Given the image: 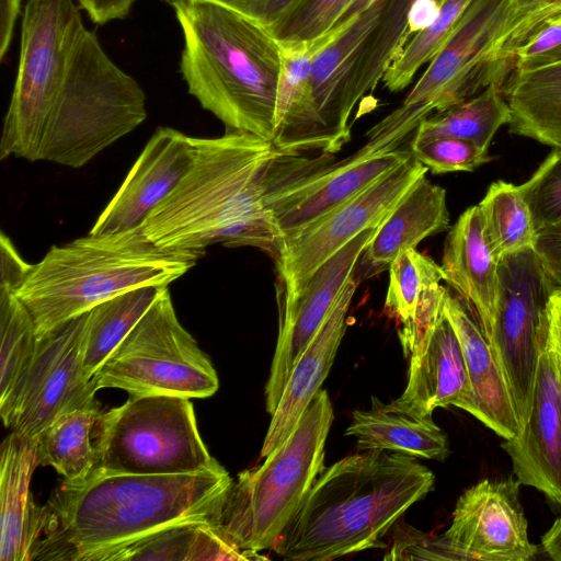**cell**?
<instances>
[{
    "label": "cell",
    "instance_id": "6da1fadb",
    "mask_svg": "<svg viewBox=\"0 0 561 561\" xmlns=\"http://www.w3.org/2000/svg\"><path fill=\"white\" fill-rule=\"evenodd\" d=\"M194 157L172 192L140 226L156 245L205 253L207 247H254L275 259L278 236L268 201L283 186L314 170L321 156L278 150L271 140L226 130L194 137Z\"/></svg>",
    "mask_w": 561,
    "mask_h": 561
},
{
    "label": "cell",
    "instance_id": "7a4b0ae2",
    "mask_svg": "<svg viewBox=\"0 0 561 561\" xmlns=\"http://www.w3.org/2000/svg\"><path fill=\"white\" fill-rule=\"evenodd\" d=\"M232 481L224 467L178 474L94 467L82 479H64L43 506L32 561H113L124 549L162 530L210 524Z\"/></svg>",
    "mask_w": 561,
    "mask_h": 561
},
{
    "label": "cell",
    "instance_id": "3957f363",
    "mask_svg": "<svg viewBox=\"0 0 561 561\" xmlns=\"http://www.w3.org/2000/svg\"><path fill=\"white\" fill-rule=\"evenodd\" d=\"M435 476L416 458L370 449L319 474L272 550L285 560L328 561L371 548L415 502Z\"/></svg>",
    "mask_w": 561,
    "mask_h": 561
},
{
    "label": "cell",
    "instance_id": "277c9868",
    "mask_svg": "<svg viewBox=\"0 0 561 561\" xmlns=\"http://www.w3.org/2000/svg\"><path fill=\"white\" fill-rule=\"evenodd\" d=\"M183 34L180 71L226 126L272 140L280 46L260 21L211 0H168Z\"/></svg>",
    "mask_w": 561,
    "mask_h": 561
},
{
    "label": "cell",
    "instance_id": "5b68a950",
    "mask_svg": "<svg viewBox=\"0 0 561 561\" xmlns=\"http://www.w3.org/2000/svg\"><path fill=\"white\" fill-rule=\"evenodd\" d=\"M203 255L164 250L140 227L89 233L51 247L14 293L42 336L114 296L145 286H168Z\"/></svg>",
    "mask_w": 561,
    "mask_h": 561
},
{
    "label": "cell",
    "instance_id": "8992f818",
    "mask_svg": "<svg viewBox=\"0 0 561 561\" xmlns=\"http://www.w3.org/2000/svg\"><path fill=\"white\" fill-rule=\"evenodd\" d=\"M518 0H471L454 32L401 104L367 131L356 151L369 157L394 150L432 113L458 105L512 72L500 49L515 19Z\"/></svg>",
    "mask_w": 561,
    "mask_h": 561
},
{
    "label": "cell",
    "instance_id": "52a82bcc",
    "mask_svg": "<svg viewBox=\"0 0 561 561\" xmlns=\"http://www.w3.org/2000/svg\"><path fill=\"white\" fill-rule=\"evenodd\" d=\"M333 421L320 389L290 435L254 469L238 474L214 515L211 527L240 550L272 549L324 470V446Z\"/></svg>",
    "mask_w": 561,
    "mask_h": 561
},
{
    "label": "cell",
    "instance_id": "ba28073f",
    "mask_svg": "<svg viewBox=\"0 0 561 561\" xmlns=\"http://www.w3.org/2000/svg\"><path fill=\"white\" fill-rule=\"evenodd\" d=\"M147 118L139 83L84 28L50 113L38 160L80 168Z\"/></svg>",
    "mask_w": 561,
    "mask_h": 561
},
{
    "label": "cell",
    "instance_id": "9c48e42d",
    "mask_svg": "<svg viewBox=\"0 0 561 561\" xmlns=\"http://www.w3.org/2000/svg\"><path fill=\"white\" fill-rule=\"evenodd\" d=\"M85 26L72 0H27L20 59L0 140V159L38 161L42 141Z\"/></svg>",
    "mask_w": 561,
    "mask_h": 561
},
{
    "label": "cell",
    "instance_id": "30bf717a",
    "mask_svg": "<svg viewBox=\"0 0 561 561\" xmlns=\"http://www.w3.org/2000/svg\"><path fill=\"white\" fill-rule=\"evenodd\" d=\"M94 467L135 474H178L215 470L198 432L190 398L130 396L101 412L92 433Z\"/></svg>",
    "mask_w": 561,
    "mask_h": 561
},
{
    "label": "cell",
    "instance_id": "8fae6325",
    "mask_svg": "<svg viewBox=\"0 0 561 561\" xmlns=\"http://www.w3.org/2000/svg\"><path fill=\"white\" fill-rule=\"evenodd\" d=\"M96 390L208 398L219 388L209 357L180 323L168 286L91 378Z\"/></svg>",
    "mask_w": 561,
    "mask_h": 561
},
{
    "label": "cell",
    "instance_id": "7c38bea8",
    "mask_svg": "<svg viewBox=\"0 0 561 561\" xmlns=\"http://www.w3.org/2000/svg\"><path fill=\"white\" fill-rule=\"evenodd\" d=\"M557 287L534 249L499 262L496 308L484 336L507 382L520 428L530 413L537 364L547 343V302Z\"/></svg>",
    "mask_w": 561,
    "mask_h": 561
},
{
    "label": "cell",
    "instance_id": "4fadbf2b",
    "mask_svg": "<svg viewBox=\"0 0 561 561\" xmlns=\"http://www.w3.org/2000/svg\"><path fill=\"white\" fill-rule=\"evenodd\" d=\"M427 170L411 153L408 160L359 194L283 236L274 259L279 299L298 294L313 273L341 248L364 230L378 227Z\"/></svg>",
    "mask_w": 561,
    "mask_h": 561
},
{
    "label": "cell",
    "instance_id": "5bb4252c",
    "mask_svg": "<svg viewBox=\"0 0 561 561\" xmlns=\"http://www.w3.org/2000/svg\"><path fill=\"white\" fill-rule=\"evenodd\" d=\"M87 318L88 312L38 336L11 432L37 440L61 414L96 402L98 390L83 371Z\"/></svg>",
    "mask_w": 561,
    "mask_h": 561
},
{
    "label": "cell",
    "instance_id": "9a60e30c",
    "mask_svg": "<svg viewBox=\"0 0 561 561\" xmlns=\"http://www.w3.org/2000/svg\"><path fill=\"white\" fill-rule=\"evenodd\" d=\"M517 479H483L458 499L442 536L453 559L529 561L538 548L529 540Z\"/></svg>",
    "mask_w": 561,
    "mask_h": 561
},
{
    "label": "cell",
    "instance_id": "2e32d148",
    "mask_svg": "<svg viewBox=\"0 0 561 561\" xmlns=\"http://www.w3.org/2000/svg\"><path fill=\"white\" fill-rule=\"evenodd\" d=\"M376 228L364 230L341 248L313 273L298 294L279 299V331L265 386L268 414L275 412L294 366L353 275Z\"/></svg>",
    "mask_w": 561,
    "mask_h": 561
},
{
    "label": "cell",
    "instance_id": "e0dca14e",
    "mask_svg": "<svg viewBox=\"0 0 561 561\" xmlns=\"http://www.w3.org/2000/svg\"><path fill=\"white\" fill-rule=\"evenodd\" d=\"M502 448L520 484L561 504V362L547 343L535 374L530 413Z\"/></svg>",
    "mask_w": 561,
    "mask_h": 561
},
{
    "label": "cell",
    "instance_id": "ac0fdd59",
    "mask_svg": "<svg viewBox=\"0 0 561 561\" xmlns=\"http://www.w3.org/2000/svg\"><path fill=\"white\" fill-rule=\"evenodd\" d=\"M391 150L370 157L350 156L288 183L268 201L272 225L279 239L340 206L410 158Z\"/></svg>",
    "mask_w": 561,
    "mask_h": 561
},
{
    "label": "cell",
    "instance_id": "d6986e66",
    "mask_svg": "<svg viewBox=\"0 0 561 561\" xmlns=\"http://www.w3.org/2000/svg\"><path fill=\"white\" fill-rule=\"evenodd\" d=\"M194 148V137L171 127L157 128L89 233H117L140 227L187 172Z\"/></svg>",
    "mask_w": 561,
    "mask_h": 561
},
{
    "label": "cell",
    "instance_id": "ffe728a7",
    "mask_svg": "<svg viewBox=\"0 0 561 561\" xmlns=\"http://www.w3.org/2000/svg\"><path fill=\"white\" fill-rule=\"evenodd\" d=\"M358 284L352 275L327 319L294 366L278 405L272 414L261 458L270 455L290 435L328 377L347 328V312Z\"/></svg>",
    "mask_w": 561,
    "mask_h": 561
},
{
    "label": "cell",
    "instance_id": "44dd1931",
    "mask_svg": "<svg viewBox=\"0 0 561 561\" xmlns=\"http://www.w3.org/2000/svg\"><path fill=\"white\" fill-rule=\"evenodd\" d=\"M440 266L444 280L458 293L485 335L496 308L499 261L488 242L478 205L466 209L448 232Z\"/></svg>",
    "mask_w": 561,
    "mask_h": 561
},
{
    "label": "cell",
    "instance_id": "7402d4cb",
    "mask_svg": "<svg viewBox=\"0 0 561 561\" xmlns=\"http://www.w3.org/2000/svg\"><path fill=\"white\" fill-rule=\"evenodd\" d=\"M449 228L446 191L421 176L376 228L355 266L358 283L389 270L402 252Z\"/></svg>",
    "mask_w": 561,
    "mask_h": 561
},
{
    "label": "cell",
    "instance_id": "603a6c76",
    "mask_svg": "<svg viewBox=\"0 0 561 561\" xmlns=\"http://www.w3.org/2000/svg\"><path fill=\"white\" fill-rule=\"evenodd\" d=\"M444 310L462 346L470 394L462 410L503 439L520 431L517 412L502 369L478 322L449 291Z\"/></svg>",
    "mask_w": 561,
    "mask_h": 561
},
{
    "label": "cell",
    "instance_id": "cb8c5ba5",
    "mask_svg": "<svg viewBox=\"0 0 561 561\" xmlns=\"http://www.w3.org/2000/svg\"><path fill=\"white\" fill-rule=\"evenodd\" d=\"M328 44L323 37L310 43H279L282 66L276 92L275 130L271 141L280 151L329 154L311 88L313 58Z\"/></svg>",
    "mask_w": 561,
    "mask_h": 561
},
{
    "label": "cell",
    "instance_id": "d4e9b609",
    "mask_svg": "<svg viewBox=\"0 0 561 561\" xmlns=\"http://www.w3.org/2000/svg\"><path fill=\"white\" fill-rule=\"evenodd\" d=\"M37 466V440L10 432L0 460L1 561L33 560L44 518L30 491Z\"/></svg>",
    "mask_w": 561,
    "mask_h": 561
},
{
    "label": "cell",
    "instance_id": "484cf974",
    "mask_svg": "<svg viewBox=\"0 0 561 561\" xmlns=\"http://www.w3.org/2000/svg\"><path fill=\"white\" fill-rule=\"evenodd\" d=\"M469 394L462 346L444 310L422 352L410 357L408 383L396 401L414 412L432 414L436 408L463 409Z\"/></svg>",
    "mask_w": 561,
    "mask_h": 561
},
{
    "label": "cell",
    "instance_id": "4316f807",
    "mask_svg": "<svg viewBox=\"0 0 561 561\" xmlns=\"http://www.w3.org/2000/svg\"><path fill=\"white\" fill-rule=\"evenodd\" d=\"M345 434L356 437L358 451L379 449L439 461L450 453L447 436L432 414L414 412L396 400L383 403L371 397L369 409L353 412Z\"/></svg>",
    "mask_w": 561,
    "mask_h": 561
},
{
    "label": "cell",
    "instance_id": "83f0119b",
    "mask_svg": "<svg viewBox=\"0 0 561 561\" xmlns=\"http://www.w3.org/2000/svg\"><path fill=\"white\" fill-rule=\"evenodd\" d=\"M386 0H376L356 21L313 58L311 88L329 146V154L350 140L341 130L339 108L343 89L358 51L378 24Z\"/></svg>",
    "mask_w": 561,
    "mask_h": 561
},
{
    "label": "cell",
    "instance_id": "f1b7e54d",
    "mask_svg": "<svg viewBox=\"0 0 561 561\" xmlns=\"http://www.w3.org/2000/svg\"><path fill=\"white\" fill-rule=\"evenodd\" d=\"M502 92L511 110V134L561 148V64L512 72Z\"/></svg>",
    "mask_w": 561,
    "mask_h": 561
},
{
    "label": "cell",
    "instance_id": "f546056e",
    "mask_svg": "<svg viewBox=\"0 0 561 561\" xmlns=\"http://www.w3.org/2000/svg\"><path fill=\"white\" fill-rule=\"evenodd\" d=\"M414 0H386L378 24L358 51L341 96L339 122L342 133L351 139L348 124L355 105L374 91L391 61L402 51L407 20Z\"/></svg>",
    "mask_w": 561,
    "mask_h": 561
},
{
    "label": "cell",
    "instance_id": "4dcf8cb0",
    "mask_svg": "<svg viewBox=\"0 0 561 561\" xmlns=\"http://www.w3.org/2000/svg\"><path fill=\"white\" fill-rule=\"evenodd\" d=\"M0 413L9 428L38 343L35 322L13 291H0Z\"/></svg>",
    "mask_w": 561,
    "mask_h": 561
},
{
    "label": "cell",
    "instance_id": "1f68e13d",
    "mask_svg": "<svg viewBox=\"0 0 561 561\" xmlns=\"http://www.w3.org/2000/svg\"><path fill=\"white\" fill-rule=\"evenodd\" d=\"M510 122L511 110L502 88L492 84L476 96L423 119L412 144L456 138L489 150L495 133Z\"/></svg>",
    "mask_w": 561,
    "mask_h": 561
},
{
    "label": "cell",
    "instance_id": "d6a6232c",
    "mask_svg": "<svg viewBox=\"0 0 561 561\" xmlns=\"http://www.w3.org/2000/svg\"><path fill=\"white\" fill-rule=\"evenodd\" d=\"M167 286H145L114 296L88 311L83 371L91 380Z\"/></svg>",
    "mask_w": 561,
    "mask_h": 561
},
{
    "label": "cell",
    "instance_id": "836d02e7",
    "mask_svg": "<svg viewBox=\"0 0 561 561\" xmlns=\"http://www.w3.org/2000/svg\"><path fill=\"white\" fill-rule=\"evenodd\" d=\"M101 412L96 401L58 416L37 439L38 466L53 467L66 480L88 476L95 465L92 433Z\"/></svg>",
    "mask_w": 561,
    "mask_h": 561
},
{
    "label": "cell",
    "instance_id": "e575fe53",
    "mask_svg": "<svg viewBox=\"0 0 561 561\" xmlns=\"http://www.w3.org/2000/svg\"><path fill=\"white\" fill-rule=\"evenodd\" d=\"M495 259L535 249L537 229L520 185L492 183L478 204Z\"/></svg>",
    "mask_w": 561,
    "mask_h": 561
},
{
    "label": "cell",
    "instance_id": "d590c367",
    "mask_svg": "<svg viewBox=\"0 0 561 561\" xmlns=\"http://www.w3.org/2000/svg\"><path fill=\"white\" fill-rule=\"evenodd\" d=\"M470 1L444 0L433 24L411 37L388 66L381 79L388 91L399 92L411 83L416 71L430 62L447 42Z\"/></svg>",
    "mask_w": 561,
    "mask_h": 561
},
{
    "label": "cell",
    "instance_id": "8d00e7d4",
    "mask_svg": "<svg viewBox=\"0 0 561 561\" xmlns=\"http://www.w3.org/2000/svg\"><path fill=\"white\" fill-rule=\"evenodd\" d=\"M385 310L401 324L411 322L424 293L444 280V272L430 256L409 249L389 266Z\"/></svg>",
    "mask_w": 561,
    "mask_h": 561
},
{
    "label": "cell",
    "instance_id": "74e56055",
    "mask_svg": "<svg viewBox=\"0 0 561 561\" xmlns=\"http://www.w3.org/2000/svg\"><path fill=\"white\" fill-rule=\"evenodd\" d=\"M213 545L209 523H191L145 538L117 553L113 561H208Z\"/></svg>",
    "mask_w": 561,
    "mask_h": 561
},
{
    "label": "cell",
    "instance_id": "f35d334b",
    "mask_svg": "<svg viewBox=\"0 0 561 561\" xmlns=\"http://www.w3.org/2000/svg\"><path fill=\"white\" fill-rule=\"evenodd\" d=\"M351 0H302L271 32L280 44L310 43L332 27Z\"/></svg>",
    "mask_w": 561,
    "mask_h": 561
},
{
    "label": "cell",
    "instance_id": "ab89813d",
    "mask_svg": "<svg viewBox=\"0 0 561 561\" xmlns=\"http://www.w3.org/2000/svg\"><path fill=\"white\" fill-rule=\"evenodd\" d=\"M537 231L561 221V148H553L520 185Z\"/></svg>",
    "mask_w": 561,
    "mask_h": 561
},
{
    "label": "cell",
    "instance_id": "60d3db41",
    "mask_svg": "<svg viewBox=\"0 0 561 561\" xmlns=\"http://www.w3.org/2000/svg\"><path fill=\"white\" fill-rule=\"evenodd\" d=\"M414 158L435 174L471 172L489 162V150L456 138H438L422 144H411Z\"/></svg>",
    "mask_w": 561,
    "mask_h": 561
},
{
    "label": "cell",
    "instance_id": "b9f144b4",
    "mask_svg": "<svg viewBox=\"0 0 561 561\" xmlns=\"http://www.w3.org/2000/svg\"><path fill=\"white\" fill-rule=\"evenodd\" d=\"M558 64H561V14L547 20L514 51L512 72L533 71Z\"/></svg>",
    "mask_w": 561,
    "mask_h": 561
},
{
    "label": "cell",
    "instance_id": "7bdbcfd3",
    "mask_svg": "<svg viewBox=\"0 0 561 561\" xmlns=\"http://www.w3.org/2000/svg\"><path fill=\"white\" fill-rule=\"evenodd\" d=\"M561 14V0H518L514 21L507 30L500 49V56L513 66V54L547 20Z\"/></svg>",
    "mask_w": 561,
    "mask_h": 561
},
{
    "label": "cell",
    "instance_id": "ee69618b",
    "mask_svg": "<svg viewBox=\"0 0 561 561\" xmlns=\"http://www.w3.org/2000/svg\"><path fill=\"white\" fill-rule=\"evenodd\" d=\"M385 560L453 559L443 539L423 534L409 525L398 526Z\"/></svg>",
    "mask_w": 561,
    "mask_h": 561
},
{
    "label": "cell",
    "instance_id": "f6af8a7d",
    "mask_svg": "<svg viewBox=\"0 0 561 561\" xmlns=\"http://www.w3.org/2000/svg\"><path fill=\"white\" fill-rule=\"evenodd\" d=\"M0 291H15L31 272L33 264L20 255L10 238L0 237Z\"/></svg>",
    "mask_w": 561,
    "mask_h": 561
},
{
    "label": "cell",
    "instance_id": "bcb514c9",
    "mask_svg": "<svg viewBox=\"0 0 561 561\" xmlns=\"http://www.w3.org/2000/svg\"><path fill=\"white\" fill-rule=\"evenodd\" d=\"M534 250L552 280L561 286V221L537 231Z\"/></svg>",
    "mask_w": 561,
    "mask_h": 561
},
{
    "label": "cell",
    "instance_id": "7dc6e473",
    "mask_svg": "<svg viewBox=\"0 0 561 561\" xmlns=\"http://www.w3.org/2000/svg\"><path fill=\"white\" fill-rule=\"evenodd\" d=\"M90 20L99 25L128 15L136 0H77Z\"/></svg>",
    "mask_w": 561,
    "mask_h": 561
},
{
    "label": "cell",
    "instance_id": "c3c4849f",
    "mask_svg": "<svg viewBox=\"0 0 561 561\" xmlns=\"http://www.w3.org/2000/svg\"><path fill=\"white\" fill-rule=\"evenodd\" d=\"M444 0H414L408 13L405 37L409 42L412 35L428 27L440 12Z\"/></svg>",
    "mask_w": 561,
    "mask_h": 561
},
{
    "label": "cell",
    "instance_id": "681fc988",
    "mask_svg": "<svg viewBox=\"0 0 561 561\" xmlns=\"http://www.w3.org/2000/svg\"><path fill=\"white\" fill-rule=\"evenodd\" d=\"M301 1L302 0H260L251 18L260 21L271 30Z\"/></svg>",
    "mask_w": 561,
    "mask_h": 561
},
{
    "label": "cell",
    "instance_id": "f907efd6",
    "mask_svg": "<svg viewBox=\"0 0 561 561\" xmlns=\"http://www.w3.org/2000/svg\"><path fill=\"white\" fill-rule=\"evenodd\" d=\"M547 345L561 362V286L553 289L547 302Z\"/></svg>",
    "mask_w": 561,
    "mask_h": 561
},
{
    "label": "cell",
    "instance_id": "816d5d0a",
    "mask_svg": "<svg viewBox=\"0 0 561 561\" xmlns=\"http://www.w3.org/2000/svg\"><path fill=\"white\" fill-rule=\"evenodd\" d=\"M21 0H0V58L2 59L12 42L13 31L20 13Z\"/></svg>",
    "mask_w": 561,
    "mask_h": 561
},
{
    "label": "cell",
    "instance_id": "f5cc1de1",
    "mask_svg": "<svg viewBox=\"0 0 561 561\" xmlns=\"http://www.w3.org/2000/svg\"><path fill=\"white\" fill-rule=\"evenodd\" d=\"M375 1L376 0H351V2L345 7L339 18L335 20L332 27L324 35L335 39L347 27H350L356 21V19Z\"/></svg>",
    "mask_w": 561,
    "mask_h": 561
},
{
    "label": "cell",
    "instance_id": "db71d44e",
    "mask_svg": "<svg viewBox=\"0 0 561 561\" xmlns=\"http://www.w3.org/2000/svg\"><path fill=\"white\" fill-rule=\"evenodd\" d=\"M541 546L552 560L561 561V514L543 534Z\"/></svg>",
    "mask_w": 561,
    "mask_h": 561
},
{
    "label": "cell",
    "instance_id": "11a10c76",
    "mask_svg": "<svg viewBox=\"0 0 561 561\" xmlns=\"http://www.w3.org/2000/svg\"><path fill=\"white\" fill-rule=\"evenodd\" d=\"M251 16L260 0H211Z\"/></svg>",
    "mask_w": 561,
    "mask_h": 561
}]
</instances>
